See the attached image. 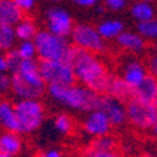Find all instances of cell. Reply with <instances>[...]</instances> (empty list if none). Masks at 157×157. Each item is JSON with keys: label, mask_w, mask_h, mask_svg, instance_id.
<instances>
[{"label": "cell", "mask_w": 157, "mask_h": 157, "mask_svg": "<svg viewBox=\"0 0 157 157\" xmlns=\"http://www.w3.org/2000/svg\"><path fill=\"white\" fill-rule=\"evenodd\" d=\"M40 71L48 86L74 85L77 81L72 65L65 61H40Z\"/></svg>", "instance_id": "6"}, {"label": "cell", "mask_w": 157, "mask_h": 157, "mask_svg": "<svg viewBox=\"0 0 157 157\" xmlns=\"http://www.w3.org/2000/svg\"><path fill=\"white\" fill-rule=\"evenodd\" d=\"M133 99L146 105L157 106V78L149 74L142 84L133 89Z\"/></svg>", "instance_id": "12"}, {"label": "cell", "mask_w": 157, "mask_h": 157, "mask_svg": "<svg viewBox=\"0 0 157 157\" xmlns=\"http://www.w3.org/2000/svg\"><path fill=\"white\" fill-rule=\"evenodd\" d=\"M116 43L121 48L130 52H142L146 48L144 38L139 33H133V31H123L116 38Z\"/></svg>", "instance_id": "17"}, {"label": "cell", "mask_w": 157, "mask_h": 157, "mask_svg": "<svg viewBox=\"0 0 157 157\" xmlns=\"http://www.w3.org/2000/svg\"><path fill=\"white\" fill-rule=\"evenodd\" d=\"M98 31L103 37V40L117 38L124 31V24L117 18H108L98 24Z\"/></svg>", "instance_id": "20"}, {"label": "cell", "mask_w": 157, "mask_h": 157, "mask_svg": "<svg viewBox=\"0 0 157 157\" xmlns=\"http://www.w3.org/2000/svg\"><path fill=\"white\" fill-rule=\"evenodd\" d=\"M0 71H2V75H4L6 71H9V67H7V61L4 58V55L0 57Z\"/></svg>", "instance_id": "35"}, {"label": "cell", "mask_w": 157, "mask_h": 157, "mask_svg": "<svg viewBox=\"0 0 157 157\" xmlns=\"http://www.w3.org/2000/svg\"><path fill=\"white\" fill-rule=\"evenodd\" d=\"M21 133H33L44 122V106L38 99L18 101L14 105Z\"/></svg>", "instance_id": "4"}, {"label": "cell", "mask_w": 157, "mask_h": 157, "mask_svg": "<svg viewBox=\"0 0 157 157\" xmlns=\"http://www.w3.org/2000/svg\"><path fill=\"white\" fill-rule=\"evenodd\" d=\"M0 157H11V156H9V154H4V153H0Z\"/></svg>", "instance_id": "39"}, {"label": "cell", "mask_w": 157, "mask_h": 157, "mask_svg": "<svg viewBox=\"0 0 157 157\" xmlns=\"http://www.w3.org/2000/svg\"><path fill=\"white\" fill-rule=\"evenodd\" d=\"M106 95L119 99V101H123V99L132 101L133 99V89L122 79V77H112L109 81V85H108Z\"/></svg>", "instance_id": "18"}, {"label": "cell", "mask_w": 157, "mask_h": 157, "mask_svg": "<svg viewBox=\"0 0 157 157\" xmlns=\"http://www.w3.org/2000/svg\"><path fill=\"white\" fill-rule=\"evenodd\" d=\"M115 144H116V142H115V139H113V137H110V136L98 137V139H95L94 142L91 143L88 153H96V151H110V150L115 149Z\"/></svg>", "instance_id": "24"}, {"label": "cell", "mask_w": 157, "mask_h": 157, "mask_svg": "<svg viewBox=\"0 0 157 157\" xmlns=\"http://www.w3.org/2000/svg\"><path fill=\"white\" fill-rule=\"evenodd\" d=\"M3 55H4V58H6V61H7V67H9V71L11 72V75L17 74L18 68H20V65H21V62H23L17 50H10V51L4 52Z\"/></svg>", "instance_id": "27"}, {"label": "cell", "mask_w": 157, "mask_h": 157, "mask_svg": "<svg viewBox=\"0 0 157 157\" xmlns=\"http://www.w3.org/2000/svg\"><path fill=\"white\" fill-rule=\"evenodd\" d=\"M18 52V55L21 57L23 61L27 59H34V57L37 55V48L34 41H23L18 44V47L16 48Z\"/></svg>", "instance_id": "26"}, {"label": "cell", "mask_w": 157, "mask_h": 157, "mask_svg": "<svg viewBox=\"0 0 157 157\" xmlns=\"http://www.w3.org/2000/svg\"><path fill=\"white\" fill-rule=\"evenodd\" d=\"M0 121L2 126L6 129V132L10 133H21V126L16 115L14 105H11L9 101H2L0 103Z\"/></svg>", "instance_id": "15"}, {"label": "cell", "mask_w": 157, "mask_h": 157, "mask_svg": "<svg viewBox=\"0 0 157 157\" xmlns=\"http://www.w3.org/2000/svg\"><path fill=\"white\" fill-rule=\"evenodd\" d=\"M44 157H62V154L58 150L51 149V150H47V151L44 153Z\"/></svg>", "instance_id": "36"}, {"label": "cell", "mask_w": 157, "mask_h": 157, "mask_svg": "<svg viewBox=\"0 0 157 157\" xmlns=\"http://www.w3.org/2000/svg\"><path fill=\"white\" fill-rule=\"evenodd\" d=\"M67 62L72 65L75 77L81 82V85L92 89L101 96L106 95L112 75H109L105 64L95 54L79 50L72 45Z\"/></svg>", "instance_id": "1"}, {"label": "cell", "mask_w": 157, "mask_h": 157, "mask_svg": "<svg viewBox=\"0 0 157 157\" xmlns=\"http://www.w3.org/2000/svg\"><path fill=\"white\" fill-rule=\"evenodd\" d=\"M11 92L17 96L20 101H31V99H38L43 92L37 91L36 88L29 85L20 75L14 74L11 75Z\"/></svg>", "instance_id": "16"}, {"label": "cell", "mask_w": 157, "mask_h": 157, "mask_svg": "<svg viewBox=\"0 0 157 157\" xmlns=\"http://www.w3.org/2000/svg\"><path fill=\"white\" fill-rule=\"evenodd\" d=\"M128 6V3L124 0H106L105 7L110 11H121Z\"/></svg>", "instance_id": "29"}, {"label": "cell", "mask_w": 157, "mask_h": 157, "mask_svg": "<svg viewBox=\"0 0 157 157\" xmlns=\"http://www.w3.org/2000/svg\"><path fill=\"white\" fill-rule=\"evenodd\" d=\"M0 89H2V92L11 89V77H9L6 74L0 77Z\"/></svg>", "instance_id": "32"}, {"label": "cell", "mask_w": 157, "mask_h": 157, "mask_svg": "<svg viewBox=\"0 0 157 157\" xmlns=\"http://www.w3.org/2000/svg\"><path fill=\"white\" fill-rule=\"evenodd\" d=\"M147 68H149V74H151L154 78H157V54H153L149 58Z\"/></svg>", "instance_id": "30"}, {"label": "cell", "mask_w": 157, "mask_h": 157, "mask_svg": "<svg viewBox=\"0 0 157 157\" xmlns=\"http://www.w3.org/2000/svg\"><path fill=\"white\" fill-rule=\"evenodd\" d=\"M151 133H153V136H154V137H156V139H157V123L153 126V129H151Z\"/></svg>", "instance_id": "37"}, {"label": "cell", "mask_w": 157, "mask_h": 157, "mask_svg": "<svg viewBox=\"0 0 157 157\" xmlns=\"http://www.w3.org/2000/svg\"><path fill=\"white\" fill-rule=\"evenodd\" d=\"M16 38H17V36H16L14 27L0 24V48L4 52L10 51L11 48H13Z\"/></svg>", "instance_id": "23"}, {"label": "cell", "mask_w": 157, "mask_h": 157, "mask_svg": "<svg viewBox=\"0 0 157 157\" xmlns=\"http://www.w3.org/2000/svg\"><path fill=\"white\" fill-rule=\"evenodd\" d=\"M14 2H16V4H17V6L21 9L23 11L33 10V7L36 6V3H34L33 0H14Z\"/></svg>", "instance_id": "31"}, {"label": "cell", "mask_w": 157, "mask_h": 157, "mask_svg": "<svg viewBox=\"0 0 157 157\" xmlns=\"http://www.w3.org/2000/svg\"><path fill=\"white\" fill-rule=\"evenodd\" d=\"M89 157H121L119 153H116L115 150L110 151H96V153H88Z\"/></svg>", "instance_id": "33"}, {"label": "cell", "mask_w": 157, "mask_h": 157, "mask_svg": "<svg viewBox=\"0 0 157 157\" xmlns=\"http://www.w3.org/2000/svg\"><path fill=\"white\" fill-rule=\"evenodd\" d=\"M24 11L16 4L14 0H2L0 2V24L16 27L24 20Z\"/></svg>", "instance_id": "14"}, {"label": "cell", "mask_w": 157, "mask_h": 157, "mask_svg": "<svg viewBox=\"0 0 157 157\" xmlns=\"http://www.w3.org/2000/svg\"><path fill=\"white\" fill-rule=\"evenodd\" d=\"M71 44L74 47L89 51L92 54L103 52L106 50V43L99 34L98 29L91 24H77L71 34Z\"/></svg>", "instance_id": "5"}, {"label": "cell", "mask_w": 157, "mask_h": 157, "mask_svg": "<svg viewBox=\"0 0 157 157\" xmlns=\"http://www.w3.org/2000/svg\"><path fill=\"white\" fill-rule=\"evenodd\" d=\"M128 121L137 129H153L157 123V106L132 99L128 103Z\"/></svg>", "instance_id": "7"}, {"label": "cell", "mask_w": 157, "mask_h": 157, "mask_svg": "<svg viewBox=\"0 0 157 157\" xmlns=\"http://www.w3.org/2000/svg\"><path fill=\"white\" fill-rule=\"evenodd\" d=\"M34 157H44V153H37Z\"/></svg>", "instance_id": "38"}, {"label": "cell", "mask_w": 157, "mask_h": 157, "mask_svg": "<svg viewBox=\"0 0 157 157\" xmlns=\"http://www.w3.org/2000/svg\"><path fill=\"white\" fill-rule=\"evenodd\" d=\"M48 94L55 102L61 103L70 109L79 110V112L91 113V112L99 110L101 102H102V96L99 94L81 84L65 85V86L52 85V86H48Z\"/></svg>", "instance_id": "2"}, {"label": "cell", "mask_w": 157, "mask_h": 157, "mask_svg": "<svg viewBox=\"0 0 157 157\" xmlns=\"http://www.w3.org/2000/svg\"><path fill=\"white\" fill-rule=\"evenodd\" d=\"M74 3L79 7H94L98 4V2H95V0H75Z\"/></svg>", "instance_id": "34"}, {"label": "cell", "mask_w": 157, "mask_h": 157, "mask_svg": "<svg viewBox=\"0 0 157 157\" xmlns=\"http://www.w3.org/2000/svg\"><path fill=\"white\" fill-rule=\"evenodd\" d=\"M55 129L61 133V135H68L71 130H72V119L67 113H61L55 117L54 121Z\"/></svg>", "instance_id": "28"}, {"label": "cell", "mask_w": 157, "mask_h": 157, "mask_svg": "<svg viewBox=\"0 0 157 157\" xmlns=\"http://www.w3.org/2000/svg\"><path fill=\"white\" fill-rule=\"evenodd\" d=\"M17 75H20L27 84L31 85L33 88H36L37 91L44 92L47 84H45V81L43 79V75H41L40 62H37L36 59L23 61L17 71Z\"/></svg>", "instance_id": "11"}, {"label": "cell", "mask_w": 157, "mask_h": 157, "mask_svg": "<svg viewBox=\"0 0 157 157\" xmlns=\"http://www.w3.org/2000/svg\"><path fill=\"white\" fill-rule=\"evenodd\" d=\"M99 110H102L108 116L112 126H122L128 121V106H124V103L122 101L115 99L112 96H102V102H101Z\"/></svg>", "instance_id": "9"}, {"label": "cell", "mask_w": 157, "mask_h": 157, "mask_svg": "<svg viewBox=\"0 0 157 157\" xmlns=\"http://www.w3.org/2000/svg\"><path fill=\"white\" fill-rule=\"evenodd\" d=\"M47 27L48 31L62 38H67L68 36H71L74 31V20L71 17V14L65 9L62 7H51L48 9L47 14Z\"/></svg>", "instance_id": "8"}, {"label": "cell", "mask_w": 157, "mask_h": 157, "mask_svg": "<svg viewBox=\"0 0 157 157\" xmlns=\"http://www.w3.org/2000/svg\"><path fill=\"white\" fill-rule=\"evenodd\" d=\"M23 150V140L17 133H10L6 132L0 137V153L9 154L14 157Z\"/></svg>", "instance_id": "19"}, {"label": "cell", "mask_w": 157, "mask_h": 157, "mask_svg": "<svg viewBox=\"0 0 157 157\" xmlns=\"http://www.w3.org/2000/svg\"><path fill=\"white\" fill-rule=\"evenodd\" d=\"M130 14L139 24V23H146L153 20L156 16V10H154L153 4L147 3V2H137V3L132 4Z\"/></svg>", "instance_id": "21"}, {"label": "cell", "mask_w": 157, "mask_h": 157, "mask_svg": "<svg viewBox=\"0 0 157 157\" xmlns=\"http://www.w3.org/2000/svg\"><path fill=\"white\" fill-rule=\"evenodd\" d=\"M137 33L143 38L157 41V18H153L146 23H139L137 24Z\"/></svg>", "instance_id": "25"}, {"label": "cell", "mask_w": 157, "mask_h": 157, "mask_svg": "<svg viewBox=\"0 0 157 157\" xmlns=\"http://www.w3.org/2000/svg\"><path fill=\"white\" fill-rule=\"evenodd\" d=\"M156 48H157V41H156Z\"/></svg>", "instance_id": "41"}, {"label": "cell", "mask_w": 157, "mask_h": 157, "mask_svg": "<svg viewBox=\"0 0 157 157\" xmlns=\"http://www.w3.org/2000/svg\"><path fill=\"white\" fill-rule=\"evenodd\" d=\"M149 75L146 67L143 65L140 61L137 59H129L123 67V71H122V79L132 88L135 89L136 86H139L142 84L144 78Z\"/></svg>", "instance_id": "13"}, {"label": "cell", "mask_w": 157, "mask_h": 157, "mask_svg": "<svg viewBox=\"0 0 157 157\" xmlns=\"http://www.w3.org/2000/svg\"><path fill=\"white\" fill-rule=\"evenodd\" d=\"M14 30H16V36L21 43L23 41H34V38L40 31L37 29L36 23L31 18H24L23 21H20L14 27Z\"/></svg>", "instance_id": "22"}, {"label": "cell", "mask_w": 157, "mask_h": 157, "mask_svg": "<svg viewBox=\"0 0 157 157\" xmlns=\"http://www.w3.org/2000/svg\"><path fill=\"white\" fill-rule=\"evenodd\" d=\"M37 48V55L40 61H68L72 44L68 43L67 38H62L50 33L48 30L38 31L34 38Z\"/></svg>", "instance_id": "3"}, {"label": "cell", "mask_w": 157, "mask_h": 157, "mask_svg": "<svg viewBox=\"0 0 157 157\" xmlns=\"http://www.w3.org/2000/svg\"><path fill=\"white\" fill-rule=\"evenodd\" d=\"M71 157H82V156H71Z\"/></svg>", "instance_id": "40"}, {"label": "cell", "mask_w": 157, "mask_h": 157, "mask_svg": "<svg viewBox=\"0 0 157 157\" xmlns=\"http://www.w3.org/2000/svg\"><path fill=\"white\" fill-rule=\"evenodd\" d=\"M110 128H112V124L102 110H95V112L88 113V116L84 121V130L88 135L94 136L95 139L108 136Z\"/></svg>", "instance_id": "10"}]
</instances>
